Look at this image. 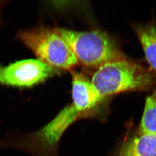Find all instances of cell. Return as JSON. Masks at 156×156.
<instances>
[{
  "mask_svg": "<svg viewBox=\"0 0 156 156\" xmlns=\"http://www.w3.org/2000/svg\"><path fill=\"white\" fill-rule=\"evenodd\" d=\"M119 156H156V134H141L127 141Z\"/></svg>",
  "mask_w": 156,
  "mask_h": 156,
  "instance_id": "8",
  "label": "cell"
},
{
  "mask_svg": "<svg viewBox=\"0 0 156 156\" xmlns=\"http://www.w3.org/2000/svg\"><path fill=\"white\" fill-rule=\"evenodd\" d=\"M60 72L39 59L20 61L0 66V84L30 87L38 84Z\"/></svg>",
  "mask_w": 156,
  "mask_h": 156,
  "instance_id": "5",
  "label": "cell"
},
{
  "mask_svg": "<svg viewBox=\"0 0 156 156\" xmlns=\"http://www.w3.org/2000/svg\"><path fill=\"white\" fill-rule=\"evenodd\" d=\"M19 38L40 60L58 70H69L78 63L74 53L55 29L40 28L20 33Z\"/></svg>",
  "mask_w": 156,
  "mask_h": 156,
  "instance_id": "4",
  "label": "cell"
},
{
  "mask_svg": "<svg viewBox=\"0 0 156 156\" xmlns=\"http://www.w3.org/2000/svg\"><path fill=\"white\" fill-rule=\"evenodd\" d=\"M55 30L69 44L78 62L86 66L98 68L107 63L126 58L116 41L104 31Z\"/></svg>",
  "mask_w": 156,
  "mask_h": 156,
  "instance_id": "3",
  "label": "cell"
},
{
  "mask_svg": "<svg viewBox=\"0 0 156 156\" xmlns=\"http://www.w3.org/2000/svg\"><path fill=\"white\" fill-rule=\"evenodd\" d=\"M134 30L156 80V24L135 25Z\"/></svg>",
  "mask_w": 156,
  "mask_h": 156,
  "instance_id": "7",
  "label": "cell"
},
{
  "mask_svg": "<svg viewBox=\"0 0 156 156\" xmlns=\"http://www.w3.org/2000/svg\"><path fill=\"white\" fill-rule=\"evenodd\" d=\"M156 86L152 94L146 100L144 110L140 125V133L156 134Z\"/></svg>",
  "mask_w": 156,
  "mask_h": 156,
  "instance_id": "9",
  "label": "cell"
},
{
  "mask_svg": "<svg viewBox=\"0 0 156 156\" xmlns=\"http://www.w3.org/2000/svg\"><path fill=\"white\" fill-rule=\"evenodd\" d=\"M154 76L142 65L125 58L99 67L91 81L104 99L123 92L149 90L155 83Z\"/></svg>",
  "mask_w": 156,
  "mask_h": 156,
  "instance_id": "2",
  "label": "cell"
},
{
  "mask_svg": "<svg viewBox=\"0 0 156 156\" xmlns=\"http://www.w3.org/2000/svg\"><path fill=\"white\" fill-rule=\"evenodd\" d=\"M72 103L80 115L94 109L103 100L91 81L80 72H72Z\"/></svg>",
  "mask_w": 156,
  "mask_h": 156,
  "instance_id": "6",
  "label": "cell"
},
{
  "mask_svg": "<svg viewBox=\"0 0 156 156\" xmlns=\"http://www.w3.org/2000/svg\"><path fill=\"white\" fill-rule=\"evenodd\" d=\"M81 116L71 104L41 128L31 133L17 130L0 139V149H18L32 156H57L58 147L68 127Z\"/></svg>",
  "mask_w": 156,
  "mask_h": 156,
  "instance_id": "1",
  "label": "cell"
}]
</instances>
